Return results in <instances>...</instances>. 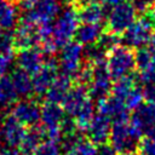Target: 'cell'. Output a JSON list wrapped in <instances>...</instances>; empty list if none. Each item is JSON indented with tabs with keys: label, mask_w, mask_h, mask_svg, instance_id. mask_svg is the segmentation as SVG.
<instances>
[{
	"label": "cell",
	"mask_w": 155,
	"mask_h": 155,
	"mask_svg": "<svg viewBox=\"0 0 155 155\" xmlns=\"http://www.w3.org/2000/svg\"><path fill=\"white\" fill-rule=\"evenodd\" d=\"M143 134L144 132L131 122L128 117L127 120L113 121L108 142H110L109 144L116 150L117 154L134 151Z\"/></svg>",
	"instance_id": "cell-1"
},
{
	"label": "cell",
	"mask_w": 155,
	"mask_h": 155,
	"mask_svg": "<svg viewBox=\"0 0 155 155\" xmlns=\"http://www.w3.org/2000/svg\"><path fill=\"white\" fill-rule=\"evenodd\" d=\"M155 28V18L151 12L143 13L140 18L136 21L121 34L120 42L130 48H140L144 47L153 34Z\"/></svg>",
	"instance_id": "cell-2"
},
{
	"label": "cell",
	"mask_w": 155,
	"mask_h": 155,
	"mask_svg": "<svg viewBox=\"0 0 155 155\" xmlns=\"http://www.w3.org/2000/svg\"><path fill=\"white\" fill-rule=\"evenodd\" d=\"M78 10L73 6H68L64 10H61L56 21L52 23V34L51 38L57 47H62L67 42L71 41L74 38L76 27L79 25Z\"/></svg>",
	"instance_id": "cell-3"
},
{
	"label": "cell",
	"mask_w": 155,
	"mask_h": 155,
	"mask_svg": "<svg viewBox=\"0 0 155 155\" xmlns=\"http://www.w3.org/2000/svg\"><path fill=\"white\" fill-rule=\"evenodd\" d=\"M105 63L113 80L131 75L132 71L136 69L134 52L132 51V48L125 45H117L108 52Z\"/></svg>",
	"instance_id": "cell-4"
},
{
	"label": "cell",
	"mask_w": 155,
	"mask_h": 155,
	"mask_svg": "<svg viewBox=\"0 0 155 155\" xmlns=\"http://www.w3.org/2000/svg\"><path fill=\"white\" fill-rule=\"evenodd\" d=\"M137 11L133 5L128 1H121L120 4L110 7L107 13V25L108 29L117 35H121L134 21Z\"/></svg>",
	"instance_id": "cell-5"
},
{
	"label": "cell",
	"mask_w": 155,
	"mask_h": 155,
	"mask_svg": "<svg viewBox=\"0 0 155 155\" xmlns=\"http://www.w3.org/2000/svg\"><path fill=\"white\" fill-rule=\"evenodd\" d=\"M92 65V79L87 85V93L92 101H101L109 96L113 79L107 68L105 61L93 63Z\"/></svg>",
	"instance_id": "cell-6"
},
{
	"label": "cell",
	"mask_w": 155,
	"mask_h": 155,
	"mask_svg": "<svg viewBox=\"0 0 155 155\" xmlns=\"http://www.w3.org/2000/svg\"><path fill=\"white\" fill-rule=\"evenodd\" d=\"M84 59V46L76 41H69L62 46L58 58V68L64 75L74 78Z\"/></svg>",
	"instance_id": "cell-7"
},
{
	"label": "cell",
	"mask_w": 155,
	"mask_h": 155,
	"mask_svg": "<svg viewBox=\"0 0 155 155\" xmlns=\"http://www.w3.org/2000/svg\"><path fill=\"white\" fill-rule=\"evenodd\" d=\"M62 10L61 0H36L30 7L24 10L21 19H27L34 23L52 22Z\"/></svg>",
	"instance_id": "cell-8"
},
{
	"label": "cell",
	"mask_w": 155,
	"mask_h": 155,
	"mask_svg": "<svg viewBox=\"0 0 155 155\" xmlns=\"http://www.w3.org/2000/svg\"><path fill=\"white\" fill-rule=\"evenodd\" d=\"M58 61L53 56L46 57L41 68L35 71L31 76L33 93L39 97L45 96L48 87L58 75Z\"/></svg>",
	"instance_id": "cell-9"
},
{
	"label": "cell",
	"mask_w": 155,
	"mask_h": 155,
	"mask_svg": "<svg viewBox=\"0 0 155 155\" xmlns=\"http://www.w3.org/2000/svg\"><path fill=\"white\" fill-rule=\"evenodd\" d=\"M10 115L23 126L31 127L40 122V105L36 101L30 98L16 101L11 107Z\"/></svg>",
	"instance_id": "cell-10"
},
{
	"label": "cell",
	"mask_w": 155,
	"mask_h": 155,
	"mask_svg": "<svg viewBox=\"0 0 155 155\" xmlns=\"http://www.w3.org/2000/svg\"><path fill=\"white\" fill-rule=\"evenodd\" d=\"M40 34H39V24L21 19L16 30L13 31V42L15 47L22 50L28 47H35L40 44Z\"/></svg>",
	"instance_id": "cell-11"
},
{
	"label": "cell",
	"mask_w": 155,
	"mask_h": 155,
	"mask_svg": "<svg viewBox=\"0 0 155 155\" xmlns=\"http://www.w3.org/2000/svg\"><path fill=\"white\" fill-rule=\"evenodd\" d=\"M25 132L27 127L18 122L15 117H12L11 115L4 116L0 125V138L7 147L18 148L24 138Z\"/></svg>",
	"instance_id": "cell-12"
},
{
	"label": "cell",
	"mask_w": 155,
	"mask_h": 155,
	"mask_svg": "<svg viewBox=\"0 0 155 155\" xmlns=\"http://www.w3.org/2000/svg\"><path fill=\"white\" fill-rule=\"evenodd\" d=\"M110 127H111V121L107 116L101 115V114H97V115L94 114L87 128L85 130L86 138L90 139L96 145L108 143L109 134H110Z\"/></svg>",
	"instance_id": "cell-13"
},
{
	"label": "cell",
	"mask_w": 155,
	"mask_h": 155,
	"mask_svg": "<svg viewBox=\"0 0 155 155\" xmlns=\"http://www.w3.org/2000/svg\"><path fill=\"white\" fill-rule=\"evenodd\" d=\"M45 54L41 52L39 47H28L19 50L18 54L16 56V62L19 69L27 71L28 74L33 75L38 71L45 62Z\"/></svg>",
	"instance_id": "cell-14"
},
{
	"label": "cell",
	"mask_w": 155,
	"mask_h": 155,
	"mask_svg": "<svg viewBox=\"0 0 155 155\" xmlns=\"http://www.w3.org/2000/svg\"><path fill=\"white\" fill-rule=\"evenodd\" d=\"M97 110L98 114L107 116L110 121H119V120H127L130 116L127 114V108L125 107L124 102L119 98L111 96H107L105 98L97 102Z\"/></svg>",
	"instance_id": "cell-15"
},
{
	"label": "cell",
	"mask_w": 155,
	"mask_h": 155,
	"mask_svg": "<svg viewBox=\"0 0 155 155\" xmlns=\"http://www.w3.org/2000/svg\"><path fill=\"white\" fill-rule=\"evenodd\" d=\"M88 93L86 86L76 84L75 86H71L68 93L65 94L64 99L62 101L61 105L63 107L64 111L69 116H74L75 113L82 107V104L88 99Z\"/></svg>",
	"instance_id": "cell-16"
},
{
	"label": "cell",
	"mask_w": 155,
	"mask_h": 155,
	"mask_svg": "<svg viewBox=\"0 0 155 155\" xmlns=\"http://www.w3.org/2000/svg\"><path fill=\"white\" fill-rule=\"evenodd\" d=\"M65 116V111L59 103L45 101L40 107V121L47 130L59 128V124Z\"/></svg>",
	"instance_id": "cell-17"
},
{
	"label": "cell",
	"mask_w": 155,
	"mask_h": 155,
	"mask_svg": "<svg viewBox=\"0 0 155 155\" xmlns=\"http://www.w3.org/2000/svg\"><path fill=\"white\" fill-rule=\"evenodd\" d=\"M47 140L46 131L42 125H34L31 127H27V132L18 149L22 155H30L42 142Z\"/></svg>",
	"instance_id": "cell-18"
},
{
	"label": "cell",
	"mask_w": 155,
	"mask_h": 155,
	"mask_svg": "<svg viewBox=\"0 0 155 155\" xmlns=\"http://www.w3.org/2000/svg\"><path fill=\"white\" fill-rule=\"evenodd\" d=\"M73 79L68 75L64 74H58L56 76V79L53 80V82L51 84V86L48 87L47 92L45 93L46 101L48 102H53V103H62V101L64 99L65 94L68 93V91L70 90Z\"/></svg>",
	"instance_id": "cell-19"
},
{
	"label": "cell",
	"mask_w": 155,
	"mask_h": 155,
	"mask_svg": "<svg viewBox=\"0 0 155 155\" xmlns=\"http://www.w3.org/2000/svg\"><path fill=\"white\" fill-rule=\"evenodd\" d=\"M103 33L101 23H81L76 27L74 38L75 41L82 46L96 44Z\"/></svg>",
	"instance_id": "cell-20"
},
{
	"label": "cell",
	"mask_w": 155,
	"mask_h": 155,
	"mask_svg": "<svg viewBox=\"0 0 155 155\" xmlns=\"http://www.w3.org/2000/svg\"><path fill=\"white\" fill-rule=\"evenodd\" d=\"M107 7L98 1L80 6V10H78L79 21L81 23H102L107 18Z\"/></svg>",
	"instance_id": "cell-21"
},
{
	"label": "cell",
	"mask_w": 155,
	"mask_h": 155,
	"mask_svg": "<svg viewBox=\"0 0 155 155\" xmlns=\"http://www.w3.org/2000/svg\"><path fill=\"white\" fill-rule=\"evenodd\" d=\"M10 80H11L12 86L18 97L28 98L33 94L31 76L27 71L17 68V69L12 70V73L10 75Z\"/></svg>",
	"instance_id": "cell-22"
},
{
	"label": "cell",
	"mask_w": 155,
	"mask_h": 155,
	"mask_svg": "<svg viewBox=\"0 0 155 155\" xmlns=\"http://www.w3.org/2000/svg\"><path fill=\"white\" fill-rule=\"evenodd\" d=\"M18 7L13 0H0V29L11 30L18 22Z\"/></svg>",
	"instance_id": "cell-23"
},
{
	"label": "cell",
	"mask_w": 155,
	"mask_h": 155,
	"mask_svg": "<svg viewBox=\"0 0 155 155\" xmlns=\"http://www.w3.org/2000/svg\"><path fill=\"white\" fill-rule=\"evenodd\" d=\"M18 96L12 86L10 76H0V110L11 108Z\"/></svg>",
	"instance_id": "cell-24"
},
{
	"label": "cell",
	"mask_w": 155,
	"mask_h": 155,
	"mask_svg": "<svg viewBox=\"0 0 155 155\" xmlns=\"http://www.w3.org/2000/svg\"><path fill=\"white\" fill-rule=\"evenodd\" d=\"M97 149L98 145L92 143L86 137L81 136L64 151L65 155H97Z\"/></svg>",
	"instance_id": "cell-25"
},
{
	"label": "cell",
	"mask_w": 155,
	"mask_h": 155,
	"mask_svg": "<svg viewBox=\"0 0 155 155\" xmlns=\"http://www.w3.org/2000/svg\"><path fill=\"white\" fill-rule=\"evenodd\" d=\"M134 86H136V80L133 76H131V75L122 76L120 79H116L115 82L111 85L110 94L124 102L125 98L127 97V94L130 93V91Z\"/></svg>",
	"instance_id": "cell-26"
},
{
	"label": "cell",
	"mask_w": 155,
	"mask_h": 155,
	"mask_svg": "<svg viewBox=\"0 0 155 155\" xmlns=\"http://www.w3.org/2000/svg\"><path fill=\"white\" fill-rule=\"evenodd\" d=\"M139 155H155V126L150 127L138 143Z\"/></svg>",
	"instance_id": "cell-27"
},
{
	"label": "cell",
	"mask_w": 155,
	"mask_h": 155,
	"mask_svg": "<svg viewBox=\"0 0 155 155\" xmlns=\"http://www.w3.org/2000/svg\"><path fill=\"white\" fill-rule=\"evenodd\" d=\"M107 52L96 42L92 45H87L84 47V58L87 61V63H98L105 61Z\"/></svg>",
	"instance_id": "cell-28"
},
{
	"label": "cell",
	"mask_w": 155,
	"mask_h": 155,
	"mask_svg": "<svg viewBox=\"0 0 155 155\" xmlns=\"http://www.w3.org/2000/svg\"><path fill=\"white\" fill-rule=\"evenodd\" d=\"M143 102H144V98H143V93H142V87H138L136 85L130 91V93L127 94V97L125 98L124 104L127 108V110H134L140 104H143Z\"/></svg>",
	"instance_id": "cell-29"
},
{
	"label": "cell",
	"mask_w": 155,
	"mask_h": 155,
	"mask_svg": "<svg viewBox=\"0 0 155 155\" xmlns=\"http://www.w3.org/2000/svg\"><path fill=\"white\" fill-rule=\"evenodd\" d=\"M97 44L105 51V52H109L110 50H113L114 47H116L119 44H120V36L113 31H103L102 35L99 36Z\"/></svg>",
	"instance_id": "cell-30"
},
{
	"label": "cell",
	"mask_w": 155,
	"mask_h": 155,
	"mask_svg": "<svg viewBox=\"0 0 155 155\" xmlns=\"http://www.w3.org/2000/svg\"><path fill=\"white\" fill-rule=\"evenodd\" d=\"M30 155H61L59 143L53 140H45Z\"/></svg>",
	"instance_id": "cell-31"
},
{
	"label": "cell",
	"mask_w": 155,
	"mask_h": 155,
	"mask_svg": "<svg viewBox=\"0 0 155 155\" xmlns=\"http://www.w3.org/2000/svg\"><path fill=\"white\" fill-rule=\"evenodd\" d=\"M134 62H136V68L138 69V71L144 70L153 63V57L147 47L137 48V52L134 53Z\"/></svg>",
	"instance_id": "cell-32"
},
{
	"label": "cell",
	"mask_w": 155,
	"mask_h": 155,
	"mask_svg": "<svg viewBox=\"0 0 155 155\" xmlns=\"http://www.w3.org/2000/svg\"><path fill=\"white\" fill-rule=\"evenodd\" d=\"M92 79V65L91 63H86V64H81L80 68L78 69V71L75 73L73 80L76 81V84L82 85V86H87L90 84Z\"/></svg>",
	"instance_id": "cell-33"
},
{
	"label": "cell",
	"mask_w": 155,
	"mask_h": 155,
	"mask_svg": "<svg viewBox=\"0 0 155 155\" xmlns=\"http://www.w3.org/2000/svg\"><path fill=\"white\" fill-rule=\"evenodd\" d=\"M15 48L13 31L7 29H0V52L12 53Z\"/></svg>",
	"instance_id": "cell-34"
},
{
	"label": "cell",
	"mask_w": 155,
	"mask_h": 155,
	"mask_svg": "<svg viewBox=\"0 0 155 155\" xmlns=\"http://www.w3.org/2000/svg\"><path fill=\"white\" fill-rule=\"evenodd\" d=\"M12 62H13L12 53L0 52V76H4L10 71L12 67Z\"/></svg>",
	"instance_id": "cell-35"
},
{
	"label": "cell",
	"mask_w": 155,
	"mask_h": 155,
	"mask_svg": "<svg viewBox=\"0 0 155 155\" xmlns=\"http://www.w3.org/2000/svg\"><path fill=\"white\" fill-rule=\"evenodd\" d=\"M131 4L133 5V7L137 12L143 15V13L149 12L154 7L155 0H133Z\"/></svg>",
	"instance_id": "cell-36"
},
{
	"label": "cell",
	"mask_w": 155,
	"mask_h": 155,
	"mask_svg": "<svg viewBox=\"0 0 155 155\" xmlns=\"http://www.w3.org/2000/svg\"><path fill=\"white\" fill-rule=\"evenodd\" d=\"M142 93L145 102H155V82L144 84L142 87Z\"/></svg>",
	"instance_id": "cell-37"
},
{
	"label": "cell",
	"mask_w": 155,
	"mask_h": 155,
	"mask_svg": "<svg viewBox=\"0 0 155 155\" xmlns=\"http://www.w3.org/2000/svg\"><path fill=\"white\" fill-rule=\"evenodd\" d=\"M116 150L109 144V143H104L98 145L97 149V155H116Z\"/></svg>",
	"instance_id": "cell-38"
},
{
	"label": "cell",
	"mask_w": 155,
	"mask_h": 155,
	"mask_svg": "<svg viewBox=\"0 0 155 155\" xmlns=\"http://www.w3.org/2000/svg\"><path fill=\"white\" fill-rule=\"evenodd\" d=\"M147 48L150 52L153 59L155 61V31H153V34L150 35V38H149V40L147 42Z\"/></svg>",
	"instance_id": "cell-39"
},
{
	"label": "cell",
	"mask_w": 155,
	"mask_h": 155,
	"mask_svg": "<svg viewBox=\"0 0 155 155\" xmlns=\"http://www.w3.org/2000/svg\"><path fill=\"white\" fill-rule=\"evenodd\" d=\"M97 1L101 2L102 5H104L105 7H113V6L120 4V2L124 1V0H97Z\"/></svg>",
	"instance_id": "cell-40"
},
{
	"label": "cell",
	"mask_w": 155,
	"mask_h": 155,
	"mask_svg": "<svg viewBox=\"0 0 155 155\" xmlns=\"http://www.w3.org/2000/svg\"><path fill=\"white\" fill-rule=\"evenodd\" d=\"M35 2H36V0H19V5L22 6L23 10L30 8Z\"/></svg>",
	"instance_id": "cell-41"
},
{
	"label": "cell",
	"mask_w": 155,
	"mask_h": 155,
	"mask_svg": "<svg viewBox=\"0 0 155 155\" xmlns=\"http://www.w3.org/2000/svg\"><path fill=\"white\" fill-rule=\"evenodd\" d=\"M94 1H97V0H76V4L79 6H84V5H87L90 2H94Z\"/></svg>",
	"instance_id": "cell-42"
},
{
	"label": "cell",
	"mask_w": 155,
	"mask_h": 155,
	"mask_svg": "<svg viewBox=\"0 0 155 155\" xmlns=\"http://www.w3.org/2000/svg\"><path fill=\"white\" fill-rule=\"evenodd\" d=\"M120 155H137V154H134V151H128V153H122Z\"/></svg>",
	"instance_id": "cell-43"
},
{
	"label": "cell",
	"mask_w": 155,
	"mask_h": 155,
	"mask_svg": "<svg viewBox=\"0 0 155 155\" xmlns=\"http://www.w3.org/2000/svg\"><path fill=\"white\" fill-rule=\"evenodd\" d=\"M68 1H69V0H68Z\"/></svg>",
	"instance_id": "cell-44"
}]
</instances>
